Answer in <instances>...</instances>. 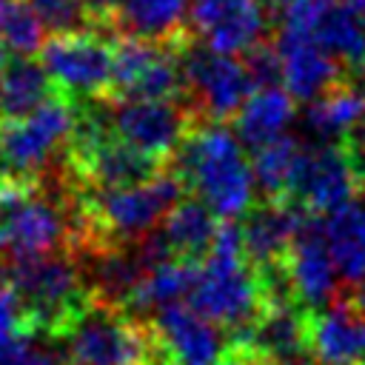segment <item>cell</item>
<instances>
[{
    "label": "cell",
    "mask_w": 365,
    "mask_h": 365,
    "mask_svg": "<svg viewBox=\"0 0 365 365\" xmlns=\"http://www.w3.org/2000/svg\"><path fill=\"white\" fill-rule=\"evenodd\" d=\"M188 305L214 322L228 342L245 336L265 311V294L257 268L245 257L242 225L222 220L211 254L197 265Z\"/></svg>",
    "instance_id": "cell-1"
},
{
    "label": "cell",
    "mask_w": 365,
    "mask_h": 365,
    "mask_svg": "<svg viewBox=\"0 0 365 365\" xmlns=\"http://www.w3.org/2000/svg\"><path fill=\"white\" fill-rule=\"evenodd\" d=\"M168 168L222 220L242 217L254 202V168L242 140L222 123L194 125Z\"/></svg>",
    "instance_id": "cell-2"
},
{
    "label": "cell",
    "mask_w": 365,
    "mask_h": 365,
    "mask_svg": "<svg viewBox=\"0 0 365 365\" xmlns=\"http://www.w3.org/2000/svg\"><path fill=\"white\" fill-rule=\"evenodd\" d=\"M3 277L20 294L34 336L60 339L94 299L71 251L29 257L3 265Z\"/></svg>",
    "instance_id": "cell-3"
},
{
    "label": "cell",
    "mask_w": 365,
    "mask_h": 365,
    "mask_svg": "<svg viewBox=\"0 0 365 365\" xmlns=\"http://www.w3.org/2000/svg\"><path fill=\"white\" fill-rule=\"evenodd\" d=\"M66 365H174L163 351L151 319L91 299L60 336Z\"/></svg>",
    "instance_id": "cell-4"
},
{
    "label": "cell",
    "mask_w": 365,
    "mask_h": 365,
    "mask_svg": "<svg viewBox=\"0 0 365 365\" xmlns=\"http://www.w3.org/2000/svg\"><path fill=\"white\" fill-rule=\"evenodd\" d=\"M182 97L194 123H228L240 114L245 100L257 91L245 60L211 48H180Z\"/></svg>",
    "instance_id": "cell-5"
},
{
    "label": "cell",
    "mask_w": 365,
    "mask_h": 365,
    "mask_svg": "<svg viewBox=\"0 0 365 365\" xmlns=\"http://www.w3.org/2000/svg\"><path fill=\"white\" fill-rule=\"evenodd\" d=\"M54 88L71 100H108L114 86V40L100 29L86 26L74 31L48 34L40 48Z\"/></svg>",
    "instance_id": "cell-6"
},
{
    "label": "cell",
    "mask_w": 365,
    "mask_h": 365,
    "mask_svg": "<svg viewBox=\"0 0 365 365\" xmlns=\"http://www.w3.org/2000/svg\"><path fill=\"white\" fill-rule=\"evenodd\" d=\"M77 100L54 91L31 114L0 120V168L37 180V171L54 157V151L68 145L77 128Z\"/></svg>",
    "instance_id": "cell-7"
},
{
    "label": "cell",
    "mask_w": 365,
    "mask_h": 365,
    "mask_svg": "<svg viewBox=\"0 0 365 365\" xmlns=\"http://www.w3.org/2000/svg\"><path fill=\"white\" fill-rule=\"evenodd\" d=\"M106 108V120L114 137L123 143L163 160L165 165L174 160L177 148L197 125L188 106L180 100H137V97H114Z\"/></svg>",
    "instance_id": "cell-8"
},
{
    "label": "cell",
    "mask_w": 365,
    "mask_h": 365,
    "mask_svg": "<svg viewBox=\"0 0 365 365\" xmlns=\"http://www.w3.org/2000/svg\"><path fill=\"white\" fill-rule=\"evenodd\" d=\"M74 211L40 191L0 214V265L71 251Z\"/></svg>",
    "instance_id": "cell-9"
},
{
    "label": "cell",
    "mask_w": 365,
    "mask_h": 365,
    "mask_svg": "<svg viewBox=\"0 0 365 365\" xmlns=\"http://www.w3.org/2000/svg\"><path fill=\"white\" fill-rule=\"evenodd\" d=\"M356 191H362V182L342 143H302L291 177L288 202L311 214H331L354 202Z\"/></svg>",
    "instance_id": "cell-10"
},
{
    "label": "cell",
    "mask_w": 365,
    "mask_h": 365,
    "mask_svg": "<svg viewBox=\"0 0 365 365\" xmlns=\"http://www.w3.org/2000/svg\"><path fill=\"white\" fill-rule=\"evenodd\" d=\"M294 299L305 311H319L334 305L336 297V265L328 251L325 240V222H319V214L305 211L297 237L282 259Z\"/></svg>",
    "instance_id": "cell-11"
},
{
    "label": "cell",
    "mask_w": 365,
    "mask_h": 365,
    "mask_svg": "<svg viewBox=\"0 0 365 365\" xmlns=\"http://www.w3.org/2000/svg\"><path fill=\"white\" fill-rule=\"evenodd\" d=\"M268 11L262 0H194L191 31L205 48L220 54H242L265 40Z\"/></svg>",
    "instance_id": "cell-12"
},
{
    "label": "cell",
    "mask_w": 365,
    "mask_h": 365,
    "mask_svg": "<svg viewBox=\"0 0 365 365\" xmlns=\"http://www.w3.org/2000/svg\"><path fill=\"white\" fill-rule=\"evenodd\" d=\"M151 325L174 365H217L231 348L214 322L182 302L160 308Z\"/></svg>",
    "instance_id": "cell-13"
},
{
    "label": "cell",
    "mask_w": 365,
    "mask_h": 365,
    "mask_svg": "<svg viewBox=\"0 0 365 365\" xmlns=\"http://www.w3.org/2000/svg\"><path fill=\"white\" fill-rule=\"evenodd\" d=\"M274 46L282 60V83L294 100L311 103L339 80V63L319 46L314 31L277 29Z\"/></svg>",
    "instance_id": "cell-14"
},
{
    "label": "cell",
    "mask_w": 365,
    "mask_h": 365,
    "mask_svg": "<svg viewBox=\"0 0 365 365\" xmlns=\"http://www.w3.org/2000/svg\"><path fill=\"white\" fill-rule=\"evenodd\" d=\"M234 348L268 365H302L308 351V311L297 302L271 305L254 328L231 342Z\"/></svg>",
    "instance_id": "cell-15"
},
{
    "label": "cell",
    "mask_w": 365,
    "mask_h": 365,
    "mask_svg": "<svg viewBox=\"0 0 365 365\" xmlns=\"http://www.w3.org/2000/svg\"><path fill=\"white\" fill-rule=\"evenodd\" d=\"M308 351L319 365H365V317L345 299L308 311Z\"/></svg>",
    "instance_id": "cell-16"
},
{
    "label": "cell",
    "mask_w": 365,
    "mask_h": 365,
    "mask_svg": "<svg viewBox=\"0 0 365 365\" xmlns=\"http://www.w3.org/2000/svg\"><path fill=\"white\" fill-rule=\"evenodd\" d=\"M302 217H305V208L294 202L262 200L259 205L248 208L242 222V245H245L248 262L254 268L279 265L297 237Z\"/></svg>",
    "instance_id": "cell-17"
},
{
    "label": "cell",
    "mask_w": 365,
    "mask_h": 365,
    "mask_svg": "<svg viewBox=\"0 0 365 365\" xmlns=\"http://www.w3.org/2000/svg\"><path fill=\"white\" fill-rule=\"evenodd\" d=\"M111 29L120 37L185 48L191 43V6L188 0H123Z\"/></svg>",
    "instance_id": "cell-18"
},
{
    "label": "cell",
    "mask_w": 365,
    "mask_h": 365,
    "mask_svg": "<svg viewBox=\"0 0 365 365\" xmlns=\"http://www.w3.org/2000/svg\"><path fill=\"white\" fill-rule=\"evenodd\" d=\"M214 217L217 214L200 197H185L165 214L160 231L177 259L200 265L211 254L217 231H220V222Z\"/></svg>",
    "instance_id": "cell-19"
},
{
    "label": "cell",
    "mask_w": 365,
    "mask_h": 365,
    "mask_svg": "<svg viewBox=\"0 0 365 365\" xmlns=\"http://www.w3.org/2000/svg\"><path fill=\"white\" fill-rule=\"evenodd\" d=\"M54 83L40 60L9 54L0 60V120L31 114L54 94Z\"/></svg>",
    "instance_id": "cell-20"
},
{
    "label": "cell",
    "mask_w": 365,
    "mask_h": 365,
    "mask_svg": "<svg viewBox=\"0 0 365 365\" xmlns=\"http://www.w3.org/2000/svg\"><path fill=\"white\" fill-rule=\"evenodd\" d=\"M297 108H294V97L288 91H282L279 86L271 88H257L245 106L240 108V114L234 117L237 125V137L248 145V151L282 137L294 120Z\"/></svg>",
    "instance_id": "cell-21"
},
{
    "label": "cell",
    "mask_w": 365,
    "mask_h": 365,
    "mask_svg": "<svg viewBox=\"0 0 365 365\" xmlns=\"http://www.w3.org/2000/svg\"><path fill=\"white\" fill-rule=\"evenodd\" d=\"M325 240L339 279L351 288L365 279V205L348 202L328 214Z\"/></svg>",
    "instance_id": "cell-22"
},
{
    "label": "cell",
    "mask_w": 365,
    "mask_h": 365,
    "mask_svg": "<svg viewBox=\"0 0 365 365\" xmlns=\"http://www.w3.org/2000/svg\"><path fill=\"white\" fill-rule=\"evenodd\" d=\"M365 120V97L351 83H336L325 94L308 103L305 128L314 140L342 143V137Z\"/></svg>",
    "instance_id": "cell-23"
},
{
    "label": "cell",
    "mask_w": 365,
    "mask_h": 365,
    "mask_svg": "<svg viewBox=\"0 0 365 365\" xmlns=\"http://www.w3.org/2000/svg\"><path fill=\"white\" fill-rule=\"evenodd\" d=\"M194 274H197V265L182 262V259H168V262L148 268L143 274V279L137 282L125 311L134 317H143L145 311H160L165 305L182 302V297H188V291L194 285Z\"/></svg>",
    "instance_id": "cell-24"
},
{
    "label": "cell",
    "mask_w": 365,
    "mask_h": 365,
    "mask_svg": "<svg viewBox=\"0 0 365 365\" xmlns=\"http://www.w3.org/2000/svg\"><path fill=\"white\" fill-rule=\"evenodd\" d=\"M319 46L342 66L359 68L365 66V14L351 3H334L331 11L317 26Z\"/></svg>",
    "instance_id": "cell-25"
},
{
    "label": "cell",
    "mask_w": 365,
    "mask_h": 365,
    "mask_svg": "<svg viewBox=\"0 0 365 365\" xmlns=\"http://www.w3.org/2000/svg\"><path fill=\"white\" fill-rule=\"evenodd\" d=\"M302 143H297V137L282 134L259 148L251 151V168H254V182L262 191V200L271 202H288V191H291V177H294V165L299 157Z\"/></svg>",
    "instance_id": "cell-26"
},
{
    "label": "cell",
    "mask_w": 365,
    "mask_h": 365,
    "mask_svg": "<svg viewBox=\"0 0 365 365\" xmlns=\"http://www.w3.org/2000/svg\"><path fill=\"white\" fill-rule=\"evenodd\" d=\"M46 43V26L29 6V0L0 3V46L9 54L31 57Z\"/></svg>",
    "instance_id": "cell-27"
},
{
    "label": "cell",
    "mask_w": 365,
    "mask_h": 365,
    "mask_svg": "<svg viewBox=\"0 0 365 365\" xmlns=\"http://www.w3.org/2000/svg\"><path fill=\"white\" fill-rule=\"evenodd\" d=\"M29 6L34 9V14L40 17L48 34L74 31V29L88 26L83 0H29Z\"/></svg>",
    "instance_id": "cell-28"
},
{
    "label": "cell",
    "mask_w": 365,
    "mask_h": 365,
    "mask_svg": "<svg viewBox=\"0 0 365 365\" xmlns=\"http://www.w3.org/2000/svg\"><path fill=\"white\" fill-rule=\"evenodd\" d=\"M31 325H29V314L26 305L20 299V294L14 291V285L0 277V345L6 342H17V339H31Z\"/></svg>",
    "instance_id": "cell-29"
},
{
    "label": "cell",
    "mask_w": 365,
    "mask_h": 365,
    "mask_svg": "<svg viewBox=\"0 0 365 365\" xmlns=\"http://www.w3.org/2000/svg\"><path fill=\"white\" fill-rule=\"evenodd\" d=\"M242 60H245V68L257 88H271V86L282 83V60H279V51L274 43L262 40V43L251 46L248 51H242Z\"/></svg>",
    "instance_id": "cell-30"
},
{
    "label": "cell",
    "mask_w": 365,
    "mask_h": 365,
    "mask_svg": "<svg viewBox=\"0 0 365 365\" xmlns=\"http://www.w3.org/2000/svg\"><path fill=\"white\" fill-rule=\"evenodd\" d=\"M26 365H63L60 359H54V356H48V354H29V359H26Z\"/></svg>",
    "instance_id": "cell-31"
},
{
    "label": "cell",
    "mask_w": 365,
    "mask_h": 365,
    "mask_svg": "<svg viewBox=\"0 0 365 365\" xmlns=\"http://www.w3.org/2000/svg\"><path fill=\"white\" fill-rule=\"evenodd\" d=\"M217 365H242V354H240V351L231 345V348H228V354H225V356H222Z\"/></svg>",
    "instance_id": "cell-32"
},
{
    "label": "cell",
    "mask_w": 365,
    "mask_h": 365,
    "mask_svg": "<svg viewBox=\"0 0 365 365\" xmlns=\"http://www.w3.org/2000/svg\"><path fill=\"white\" fill-rule=\"evenodd\" d=\"M240 351V348H237ZM242 354V365H268V362H262V359H257V356H248L245 351H240Z\"/></svg>",
    "instance_id": "cell-33"
},
{
    "label": "cell",
    "mask_w": 365,
    "mask_h": 365,
    "mask_svg": "<svg viewBox=\"0 0 365 365\" xmlns=\"http://www.w3.org/2000/svg\"><path fill=\"white\" fill-rule=\"evenodd\" d=\"M348 3H351V6H356V9L365 14V0H348Z\"/></svg>",
    "instance_id": "cell-34"
},
{
    "label": "cell",
    "mask_w": 365,
    "mask_h": 365,
    "mask_svg": "<svg viewBox=\"0 0 365 365\" xmlns=\"http://www.w3.org/2000/svg\"><path fill=\"white\" fill-rule=\"evenodd\" d=\"M134 365H151V362H134Z\"/></svg>",
    "instance_id": "cell-35"
}]
</instances>
